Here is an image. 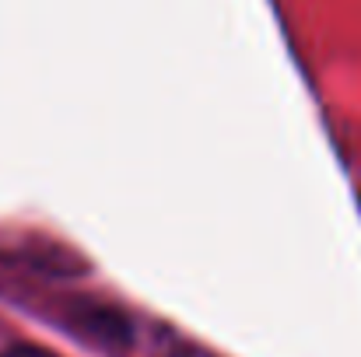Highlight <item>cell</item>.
Returning a JSON list of instances; mask_svg holds the SVG:
<instances>
[{
  "mask_svg": "<svg viewBox=\"0 0 361 357\" xmlns=\"http://www.w3.org/2000/svg\"><path fill=\"white\" fill-rule=\"evenodd\" d=\"M0 357H56V354L42 351V347H32V344H18V347H7Z\"/></svg>",
  "mask_w": 361,
  "mask_h": 357,
  "instance_id": "1",
  "label": "cell"
}]
</instances>
